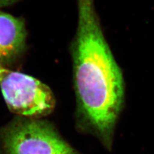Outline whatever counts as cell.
Returning a JSON list of instances; mask_svg holds the SVG:
<instances>
[{"mask_svg": "<svg viewBox=\"0 0 154 154\" xmlns=\"http://www.w3.org/2000/svg\"><path fill=\"white\" fill-rule=\"evenodd\" d=\"M77 5L72 58L79 113L85 126L110 147L123 103V76L103 35L94 1L77 0Z\"/></svg>", "mask_w": 154, "mask_h": 154, "instance_id": "obj_1", "label": "cell"}, {"mask_svg": "<svg viewBox=\"0 0 154 154\" xmlns=\"http://www.w3.org/2000/svg\"><path fill=\"white\" fill-rule=\"evenodd\" d=\"M0 88L12 112L26 117L50 114L55 99L50 88L32 76L0 66Z\"/></svg>", "mask_w": 154, "mask_h": 154, "instance_id": "obj_2", "label": "cell"}, {"mask_svg": "<svg viewBox=\"0 0 154 154\" xmlns=\"http://www.w3.org/2000/svg\"><path fill=\"white\" fill-rule=\"evenodd\" d=\"M7 154H77L45 121L23 120L10 127L4 138Z\"/></svg>", "mask_w": 154, "mask_h": 154, "instance_id": "obj_3", "label": "cell"}, {"mask_svg": "<svg viewBox=\"0 0 154 154\" xmlns=\"http://www.w3.org/2000/svg\"><path fill=\"white\" fill-rule=\"evenodd\" d=\"M26 30L24 21L0 11V66L16 61L25 51Z\"/></svg>", "mask_w": 154, "mask_h": 154, "instance_id": "obj_4", "label": "cell"}, {"mask_svg": "<svg viewBox=\"0 0 154 154\" xmlns=\"http://www.w3.org/2000/svg\"><path fill=\"white\" fill-rule=\"evenodd\" d=\"M19 0H0V8L12 5Z\"/></svg>", "mask_w": 154, "mask_h": 154, "instance_id": "obj_5", "label": "cell"}]
</instances>
